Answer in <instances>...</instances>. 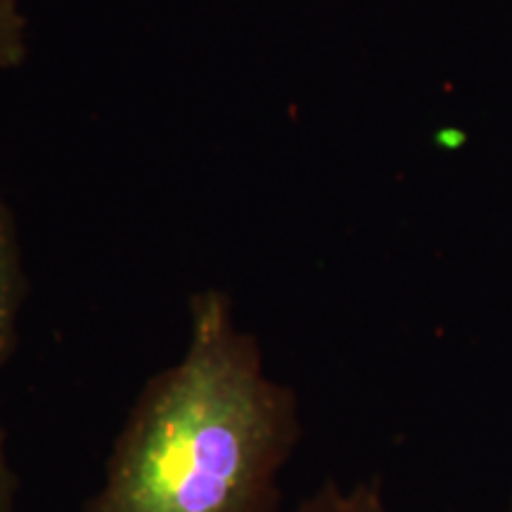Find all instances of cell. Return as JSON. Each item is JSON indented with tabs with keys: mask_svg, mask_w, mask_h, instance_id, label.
I'll return each instance as SVG.
<instances>
[{
	"mask_svg": "<svg viewBox=\"0 0 512 512\" xmlns=\"http://www.w3.org/2000/svg\"><path fill=\"white\" fill-rule=\"evenodd\" d=\"M297 512H387L382 491L375 482L337 484L328 482L299 505Z\"/></svg>",
	"mask_w": 512,
	"mask_h": 512,
	"instance_id": "cell-3",
	"label": "cell"
},
{
	"mask_svg": "<svg viewBox=\"0 0 512 512\" xmlns=\"http://www.w3.org/2000/svg\"><path fill=\"white\" fill-rule=\"evenodd\" d=\"M15 494V472H12L8 446H5V434L0 430V512H15Z\"/></svg>",
	"mask_w": 512,
	"mask_h": 512,
	"instance_id": "cell-5",
	"label": "cell"
},
{
	"mask_svg": "<svg viewBox=\"0 0 512 512\" xmlns=\"http://www.w3.org/2000/svg\"><path fill=\"white\" fill-rule=\"evenodd\" d=\"M24 299H27V273H24L22 240H19L15 211L0 185V368L15 351Z\"/></svg>",
	"mask_w": 512,
	"mask_h": 512,
	"instance_id": "cell-2",
	"label": "cell"
},
{
	"mask_svg": "<svg viewBox=\"0 0 512 512\" xmlns=\"http://www.w3.org/2000/svg\"><path fill=\"white\" fill-rule=\"evenodd\" d=\"M510 512H512V508H510Z\"/></svg>",
	"mask_w": 512,
	"mask_h": 512,
	"instance_id": "cell-6",
	"label": "cell"
},
{
	"mask_svg": "<svg viewBox=\"0 0 512 512\" xmlns=\"http://www.w3.org/2000/svg\"><path fill=\"white\" fill-rule=\"evenodd\" d=\"M31 41V17L22 0H0V74L29 62Z\"/></svg>",
	"mask_w": 512,
	"mask_h": 512,
	"instance_id": "cell-4",
	"label": "cell"
},
{
	"mask_svg": "<svg viewBox=\"0 0 512 512\" xmlns=\"http://www.w3.org/2000/svg\"><path fill=\"white\" fill-rule=\"evenodd\" d=\"M183 354L147 382L81 512H278L297 399L226 292L190 299Z\"/></svg>",
	"mask_w": 512,
	"mask_h": 512,
	"instance_id": "cell-1",
	"label": "cell"
}]
</instances>
